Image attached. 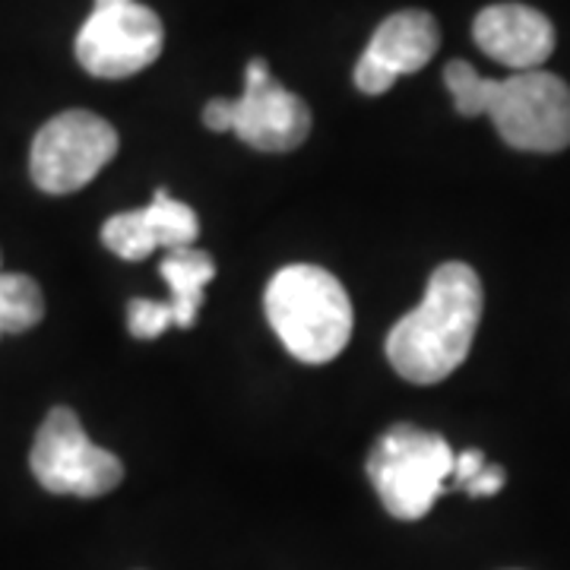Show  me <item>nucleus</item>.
Listing matches in <instances>:
<instances>
[{"mask_svg":"<svg viewBox=\"0 0 570 570\" xmlns=\"http://www.w3.org/2000/svg\"><path fill=\"white\" fill-rule=\"evenodd\" d=\"M441 45L438 20L428 10H400L377 26L355 63V86L365 96H384L406 73H419Z\"/></svg>","mask_w":570,"mask_h":570,"instance_id":"obj_9","label":"nucleus"},{"mask_svg":"<svg viewBox=\"0 0 570 570\" xmlns=\"http://www.w3.org/2000/svg\"><path fill=\"white\" fill-rule=\"evenodd\" d=\"M485 292L463 261L441 264L428 279L422 305L387 333V358L409 384H441L466 362L482 321Z\"/></svg>","mask_w":570,"mask_h":570,"instance_id":"obj_1","label":"nucleus"},{"mask_svg":"<svg viewBox=\"0 0 570 570\" xmlns=\"http://www.w3.org/2000/svg\"><path fill=\"white\" fill-rule=\"evenodd\" d=\"M444 82L463 118L489 115L501 140L513 149L561 153L570 146V86L549 70L491 80L469 61H450Z\"/></svg>","mask_w":570,"mask_h":570,"instance_id":"obj_2","label":"nucleus"},{"mask_svg":"<svg viewBox=\"0 0 570 570\" xmlns=\"http://www.w3.org/2000/svg\"><path fill=\"white\" fill-rule=\"evenodd\" d=\"M472 39L491 61L517 73L542 70L554 51V26L527 3H491L472 22Z\"/></svg>","mask_w":570,"mask_h":570,"instance_id":"obj_11","label":"nucleus"},{"mask_svg":"<svg viewBox=\"0 0 570 570\" xmlns=\"http://www.w3.org/2000/svg\"><path fill=\"white\" fill-rule=\"evenodd\" d=\"M45 317V295L32 276L0 273V336L26 333Z\"/></svg>","mask_w":570,"mask_h":570,"instance_id":"obj_13","label":"nucleus"},{"mask_svg":"<svg viewBox=\"0 0 570 570\" xmlns=\"http://www.w3.org/2000/svg\"><path fill=\"white\" fill-rule=\"evenodd\" d=\"M163 45V20L134 0L115 10H92L77 32V61L99 80H124L159 61Z\"/></svg>","mask_w":570,"mask_h":570,"instance_id":"obj_8","label":"nucleus"},{"mask_svg":"<svg viewBox=\"0 0 570 570\" xmlns=\"http://www.w3.org/2000/svg\"><path fill=\"white\" fill-rule=\"evenodd\" d=\"M0 273H3V269H0Z\"/></svg>","mask_w":570,"mask_h":570,"instance_id":"obj_18","label":"nucleus"},{"mask_svg":"<svg viewBox=\"0 0 570 570\" xmlns=\"http://www.w3.org/2000/svg\"><path fill=\"white\" fill-rule=\"evenodd\" d=\"M453 456L456 453L438 431L403 422L377 438L365 469L390 517L422 520L448 491Z\"/></svg>","mask_w":570,"mask_h":570,"instance_id":"obj_4","label":"nucleus"},{"mask_svg":"<svg viewBox=\"0 0 570 570\" xmlns=\"http://www.w3.org/2000/svg\"><path fill=\"white\" fill-rule=\"evenodd\" d=\"M29 469L45 491L73 498H102L124 479L121 460L92 444L77 412L67 406H55L45 415L29 453Z\"/></svg>","mask_w":570,"mask_h":570,"instance_id":"obj_6","label":"nucleus"},{"mask_svg":"<svg viewBox=\"0 0 570 570\" xmlns=\"http://www.w3.org/2000/svg\"><path fill=\"white\" fill-rule=\"evenodd\" d=\"M204 124L216 134L232 130L242 142L261 153L298 149L311 134V108L302 96L273 80L264 58H254L245 70L242 99H213L204 108Z\"/></svg>","mask_w":570,"mask_h":570,"instance_id":"obj_5","label":"nucleus"},{"mask_svg":"<svg viewBox=\"0 0 570 570\" xmlns=\"http://www.w3.org/2000/svg\"><path fill=\"white\" fill-rule=\"evenodd\" d=\"M264 307L279 343L305 365H326L348 346L355 324L352 302L324 266H283L266 285Z\"/></svg>","mask_w":570,"mask_h":570,"instance_id":"obj_3","label":"nucleus"},{"mask_svg":"<svg viewBox=\"0 0 570 570\" xmlns=\"http://www.w3.org/2000/svg\"><path fill=\"white\" fill-rule=\"evenodd\" d=\"M504 482H508V472L501 466H494V463H485V469L475 479H469L460 491H466L469 498H491V494H498V491L504 489Z\"/></svg>","mask_w":570,"mask_h":570,"instance_id":"obj_15","label":"nucleus"},{"mask_svg":"<svg viewBox=\"0 0 570 570\" xmlns=\"http://www.w3.org/2000/svg\"><path fill=\"white\" fill-rule=\"evenodd\" d=\"M118 153V130L92 111H61L41 127L29 153V175L45 194H73Z\"/></svg>","mask_w":570,"mask_h":570,"instance_id":"obj_7","label":"nucleus"},{"mask_svg":"<svg viewBox=\"0 0 570 570\" xmlns=\"http://www.w3.org/2000/svg\"><path fill=\"white\" fill-rule=\"evenodd\" d=\"M200 235V219L184 200H175L168 190H156L142 209H127L102 225V245L121 261H146L153 250L194 247Z\"/></svg>","mask_w":570,"mask_h":570,"instance_id":"obj_10","label":"nucleus"},{"mask_svg":"<svg viewBox=\"0 0 570 570\" xmlns=\"http://www.w3.org/2000/svg\"><path fill=\"white\" fill-rule=\"evenodd\" d=\"M485 463H489V460H485V453H482V450L472 448V450H463V453H456V456H453V472H450V479H453V485H450V489H463L469 479H475V475L485 469Z\"/></svg>","mask_w":570,"mask_h":570,"instance_id":"obj_16","label":"nucleus"},{"mask_svg":"<svg viewBox=\"0 0 570 570\" xmlns=\"http://www.w3.org/2000/svg\"><path fill=\"white\" fill-rule=\"evenodd\" d=\"M165 285L171 292V298L165 302L171 311V324L190 330L197 324V314L204 305L206 285L213 283L216 276V264L206 250L197 247H178V250H168L159 264Z\"/></svg>","mask_w":570,"mask_h":570,"instance_id":"obj_12","label":"nucleus"},{"mask_svg":"<svg viewBox=\"0 0 570 570\" xmlns=\"http://www.w3.org/2000/svg\"><path fill=\"white\" fill-rule=\"evenodd\" d=\"M124 3H134V0H96V10H115V7H124Z\"/></svg>","mask_w":570,"mask_h":570,"instance_id":"obj_17","label":"nucleus"},{"mask_svg":"<svg viewBox=\"0 0 570 570\" xmlns=\"http://www.w3.org/2000/svg\"><path fill=\"white\" fill-rule=\"evenodd\" d=\"M171 324V311L165 302H149V298H134L127 305V330L134 340H159Z\"/></svg>","mask_w":570,"mask_h":570,"instance_id":"obj_14","label":"nucleus"}]
</instances>
